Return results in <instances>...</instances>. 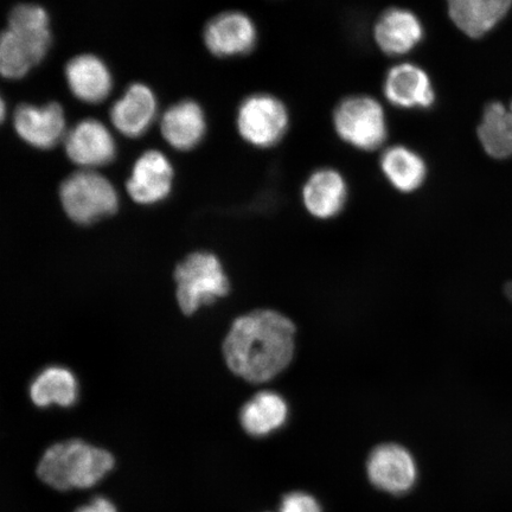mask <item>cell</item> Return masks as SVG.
<instances>
[{"instance_id": "obj_22", "label": "cell", "mask_w": 512, "mask_h": 512, "mask_svg": "<svg viewBox=\"0 0 512 512\" xmlns=\"http://www.w3.org/2000/svg\"><path fill=\"white\" fill-rule=\"evenodd\" d=\"M381 168L390 184L402 192L418 190L427 175L424 159L405 146L390 147L384 152Z\"/></svg>"}, {"instance_id": "obj_2", "label": "cell", "mask_w": 512, "mask_h": 512, "mask_svg": "<svg viewBox=\"0 0 512 512\" xmlns=\"http://www.w3.org/2000/svg\"><path fill=\"white\" fill-rule=\"evenodd\" d=\"M51 44L47 11L36 4L17 5L0 34V75L19 80L47 56Z\"/></svg>"}, {"instance_id": "obj_21", "label": "cell", "mask_w": 512, "mask_h": 512, "mask_svg": "<svg viewBox=\"0 0 512 512\" xmlns=\"http://www.w3.org/2000/svg\"><path fill=\"white\" fill-rule=\"evenodd\" d=\"M30 399L40 408L73 407L79 400L80 387L73 371L51 366L38 373L30 384Z\"/></svg>"}, {"instance_id": "obj_10", "label": "cell", "mask_w": 512, "mask_h": 512, "mask_svg": "<svg viewBox=\"0 0 512 512\" xmlns=\"http://www.w3.org/2000/svg\"><path fill=\"white\" fill-rule=\"evenodd\" d=\"M14 126L25 143L36 149L49 150L66 134V115L57 102L43 106L24 104L17 107Z\"/></svg>"}, {"instance_id": "obj_24", "label": "cell", "mask_w": 512, "mask_h": 512, "mask_svg": "<svg viewBox=\"0 0 512 512\" xmlns=\"http://www.w3.org/2000/svg\"><path fill=\"white\" fill-rule=\"evenodd\" d=\"M279 512H323L317 499L306 492H291L281 501Z\"/></svg>"}, {"instance_id": "obj_26", "label": "cell", "mask_w": 512, "mask_h": 512, "mask_svg": "<svg viewBox=\"0 0 512 512\" xmlns=\"http://www.w3.org/2000/svg\"><path fill=\"white\" fill-rule=\"evenodd\" d=\"M5 117H6V105H5L4 99L2 98V95H0V125L3 124Z\"/></svg>"}, {"instance_id": "obj_20", "label": "cell", "mask_w": 512, "mask_h": 512, "mask_svg": "<svg viewBox=\"0 0 512 512\" xmlns=\"http://www.w3.org/2000/svg\"><path fill=\"white\" fill-rule=\"evenodd\" d=\"M288 405L279 393L262 390L249 399L240 411V424L252 437H268L286 424Z\"/></svg>"}, {"instance_id": "obj_11", "label": "cell", "mask_w": 512, "mask_h": 512, "mask_svg": "<svg viewBox=\"0 0 512 512\" xmlns=\"http://www.w3.org/2000/svg\"><path fill=\"white\" fill-rule=\"evenodd\" d=\"M174 183V169L162 152L151 150L140 156L127 182V192L134 202L152 206L168 198Z\"/></svg>"}, {"instance_id": "obj_9", "label": "cell", "mask_w": 512, "mask_h": 512, "mask_svg": "<svg viewBox=\"0 0 512 512\" xmlns=\"http://www.w3.org/2000/svg\"><path fill=\"white\" fill-rule=\"evenodd\" d=\"M67 156L76 165L92 170L113 162L117 145L108 128L95 119L82 120L64 140Z\"/></svg>"}, {"instance_id": "obj_16", "label": "cell", "mask_w": 512, "mask_h": 512, "mask_svg": "<svg viewBox=\"0 0 512 512\" xmlns=\"http://www.w3.org/2000/svg\"><path fill=\"white\" fill-rule=\"evenodd\" d=\"M162 134L166 142L179 151H189L202 142L207 132L206 115L192 100L171 106L163 115Z\"/></svg>"}, {"instance_id": "obj_8", "label": "cell", "mask_w": 512, "mask_h": 512, "mask_svg": "<svg viewBox=\"0 0 512 512\" xmlns=\"http://www.w3.org/2000/svg\"><path fill=\"white\" fill-rule=\"evenodd\" d=\"M367 472L370 482L377 489L392 495L411 491L418 478L412 454L398 444L375 447L368 459Z\"/></svg>"}, {"instance_id": "obj_7", "label": "cell", "mask_w": 512, "mask_h": 512, "mask_svg": "<svg viewBox=\"0 0 512 512\" xmlns=\"http://www.w3.org/2000/svg\"><path fill=\"white\" fill-rule=\"evenodd\" d=\"M288 126L283 102L268 94L249 96L239 108L238 127L243 139L258 147L280 142Z\"/></svg>"}, {"instance_id": "obj_6", "label": "cell", "mask_w": 512, "mask_h": 512, "mask_svg": "<svg viewBox=\"0 0 512 512\" xmlns=\"http://www.w3.org/2000/svg\"><path fill=\"white\" fill-rule=\"evenodd\" d=\"M335 128L344 142L364 151H373L386 142L387 121L383 108L369 96H352L336 108Z\"/></svg>"}, {"instance_id": "obj_5", "label": "cell", "mask_w": 512, "mask_h": 512, "mask_svg": "<svg viewBox=\"0 0 512 512\" xmlns=\"http://www.w3.org/2000/svg\"><path fill=\"white\" fill-rule=\"evenodd\" d=\"M60 200L69 219L81 226L106 219L119 209L117 190L106 177L93 170L75 172L64 179Z\"/></svg>"}, {"instance_id": "obj_19", "label": "cell", "mask_w": 512, "mask_h": 512, "mask_svg": "<svg viewBox=\"0 0 512 512\" xmlns=\"http://www.w3.org/2000/svg\"><path fill=\"white\" fill-rule=\"evenodd\" d=\"M512 0H447L448 15L471 38L488 34L507 16Z\"/></svg>"}, {"instance_id": "obj_4", "label": "cell", "mask_w": 512, "mask_h": 512, "mask_svg": "<svg viewBox=\"0 0 512 512\" xmlns=\"http://www.w3.org/2000/svg\"><path fill=\"white\" fill-rule=\"evenodd\" d=\"M175 280L178 305L188 316L230 292V281L221 260L207 251L188 255L176 267Z\"/></svg>"}, {"instance_id": "obj_17", "label": "cell", "mask_w": 512, "mask_h": 512, "mask_svg": "<svg viewBox=\"0 0 512 512\" xmlns=\"http://www.w3.org/2000/svg\"><path fill=\"white\" fill-rule=\"evenodd\" d=\"M375 40L384 53L400 56L412 51L424 37V28L413 12L390 9L375 25Z\"/></svg>"}, {"instance_id": "obj_13", "label": "cell", "mask_w": 512, "mask_h": 512, "mask_svg": "<svg viewBox=\"0 0 512 512\" xmlns=\"http://www.w3.org/2000/svg\"><path fill=\"white\" fill-rule=\"evenodd\" d=\"M158 104L155 93L143 83H133L112 107L115 128L130 138L142 137L155 121Z\"/></svg>"}, {"instance_id": "obj_15", "label": "cell", "mask_w": 512, "mask_h": 512, "mask_svg": "<svg viewBox=\"0 0 512 512\" xmlns=\"http://www.w3.org/2000/svg\"><path fill=\"white\" fill-rule=\"evenodd\" d=\"M384 94L394 106L428 108L434 104L435 93L424 69L403 63L389 70L384 81Z\"/></svg>"}, {"instance_id": "obj_3", "label": "cell", "mask_w": 512, "mask_h": 512, "mask_svg": "<svg viewBox=\"0 0 512 512\" xmlns=\"http://www.w3.org/2000/svg\"><path fill=\"white\" fill-rule=\"evenodd\" d=\"M114 458L104 448L82 440H67L48 448L38 464V476L56 490L88 489L113 470Z\"/></svg>"}, {"instance_id": "obj_14", "label": "cell", "mask_w": 512, "mask_h": 512, "mask_svg": "<svg viewBox=\"0 0 512 512\" xmlns=\"http://www.w3.org/2000/svg\"><path fill=\"white\" fill-rule=\"evenodd\" d=\"M66 79L76 99L86 104H100L111 94L113 78L106 63L94 55H80L70 60Z\"/></svg>"}, {"instance_id": "obj_18", "label": "cell", "mask_w": 512, "mask_h": 512, "mask_svg": "<svg viewBox=\"0 0 512 512\" xmlns=\"http://www.w3.org/2000/svg\"><path fill=\"white\" fill-rule=\"evenodd\" d=\"M347 198V183L332 169L316 171L307 179L303 190L305 208L320 220L332 219L341 213Z\"/></svg>"}, {"instance_id": "obj_23", "label": "cell", "mask_w": 512, "mask_h": 512, "mask_svg": "<svg viewBox=\"0 0 512 512\" xmlns=\"http://www.w3.org/2000/svg\"><path fill=\"white\" fill-rule=\"evenodd\" d=\"M478 138L486 153L496 159L512 157V114L501 102L485 107Z\"/></svg>"}, {"instance_id": "obj_27", "label": "cell", "mask_w": 512, "mask_h": 512, "mask_svg": "<svg viewBox=\"0 0 512 512\" xmlns=\"http://www.w3.org/2000/svg\"><path fill=\"white\" fill-rule=\"evenodd\" d=\"M505 296H507L512 302V281L504 287Z\"/></svg>"}, {"instance_id": "obj_25", "label": "cell", "mask_w": 512, "mask_h": 512, "mask_svg": "<svg viewBox=\"0 0 512 512\" xmlns=\"http://www.w3.org/2000/svg\"><path fill=\"white\" fill-rule=\"evenodd\" d=\"M75 512H118L115 505L106 497H95Z\"/></svg>"}, {"instance_id": "obj_28", "label": "cell", "mask_w": 512, "mask_h": 512, "mask_svg": "<svg viewBox=\"0 0 512 512\" xmlns=\"http://www.w3.org/2000/svg\"><path fill=\"white\" fill-rule=\"evenodd\" d=\"M509 110H510V112H511V114H512V102H511V105H510V107H509Z\"/></svg>"}, {"instance_id": "obj_1", "label": "cell", "mask_w": 512, "mask_h": 512, "mask_svg": "<svg viewBox=\"0 0 512 512\" xmlns=\"http://www.w3.org/2000/svg\"><path fill=\"white\" fill-rule=\"evenodd\" d=\"M296 326L283 313L254 310L236 318L222 345L232 373L253 384L275 379L293 361Z\"/></svg>"}, {"instance_id": "obj_12", "label": "cell", "mask_w": 512, "mask_h": 512, "mask_svg": "<svg viewBox=\"0 0 512 512\" xmlns=\"http://www.w3.org/2000/svg\"><path fill=\"white\" fill-rule=\"evenodd\" d=\"M256 37L252 19L236 11L224 12L211 19L204 31L207 48L219 57L248 54L255 47Z\"/></svg>"}]
</instances>
